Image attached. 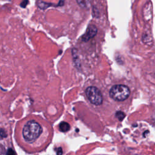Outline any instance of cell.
<instances>
[{"label":"cell","instance_id":"obj_3","mask_svg":"<svg viewBox=\"0 0 155 155\" xmlns=\"http://www.w3.org/2000/svg\"><path fill=\"white\" fill-rule=\"evenodd\" d=\"M85 93L89 100L95 106H100L102 103V95L101 92L96 87H89L86 89Z\"/></svg>","mask_w":155,"mask_h":155},{"label":"cell","instance_id":"obj_7","mask_svg":"<svg viewBox=\"0 0 155 155\" xmlns=\"http://www.w3.org/2000/svg\"><path fill=\"white\" fill-rule=\"evenodd\" d=\"M7 155H15V152L12 149L9 148L8 151H7Z\"/></svg>","mask_w":155,"mask_h":155},{"label":"cell","instance_id":"obj_4","mask_svg":"<svg viewBox=\"0 0 155 155\" xmlns=\"http://www.w3.org/2000/svg\"><path fill=\"white\" fill-rule=\"evenodd\" d=\"M97 33V29L96 26L94 25H90L87 29V30L86 33H85V35H84L83 37V40L84 41H87L89 40L90 39L93 38V36H95L96 35Z\"/></svg>","mask_w":155,"mask_h":155},{"label":"cell","instance_id":"obj_5","mask_svg":"<svg viewBox=\"0 0 155 155\" xmlns=\"http://www.w3.org/2000/svg\"><path fill=\"white\" fill-rule=\"evenodd\" d=\"M59 130L62 132H68L70 128V126L69 123L66 122H62L60 123L59 126Z\"/></svg>","mask_w":155,"mask_h":155},{"label":"cell","instance_id":"obj_9","mask_svg":"<svg viewBox=\"0 0 155 155\" xmlns=\"http://www.w3.org/2000/svg\"><path fill=\"white\" fill-rule=\"evenodd\" d=\"M28 3H29V2H28L27 1L22 2V3L21 4V6L22 7H25L26 6V5H27V4H28Z\"/></svg>","mask_w":155,"mask_h":155},{"label":"cell","instance_id":"obj_6","mask_svg":"<svg viewBox=\"0 0 155 155\" xmlns=\"http://www.w3.org/2000/svg\"><path fill=\"white\" fill-rule=\"evenodd\" d=\"M116 117L119 119V121H121L123 120V119L125 117V114L121 111H118L116 113Z\"/></svg>","mask_w":155,"mask_h":155},{"label":"cell","instance_id":"obj_8","mask_svg":"<svg viewBox=\"0 0 155 155\" xmlns=\"http://www.w3.org/2000/svg\"><path fill=\"white\" fill-rule=\"evenodd\" d=\"M57 155H62L63 154V150L61 147H59V148L57 149Z\"/></svg>","mask_w":155,"mask_h":155},{"label":"cell","instance_id":"obj_1","mask_svg":"<svg viewBox=\"0 0 155 155\" xmlns=\"http://www.w3.org/2000/svg\"><path fill=\"white\" fill-rule=\"evenodd\" d=\"M42 132L41 126L35 121H29L24 125L22 136L26 142L33 143L40 137Z\"/></svg>","mask_w":155,"mask_h":155},{"label":"cell","instance_id":"obj_2","mask_svg":"<svg viewBox=\"0 0 155 155\" xmlns=\"http://www.w3.org/2000/svg\"><path fill=\"white\" fill-rule=\"evenodd\" d=\"M130 90L127 86L122 84L115 85L110 90V96L117 101L126 100L130 96Z\"/></svg>","mask_w":155,"mask_h":155}]
</instances>
